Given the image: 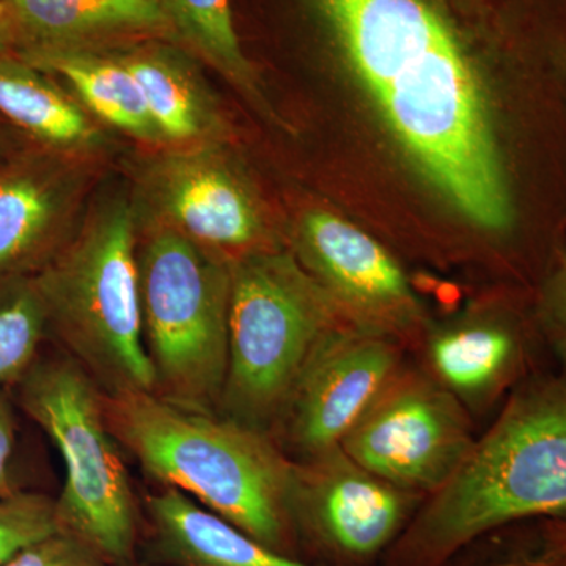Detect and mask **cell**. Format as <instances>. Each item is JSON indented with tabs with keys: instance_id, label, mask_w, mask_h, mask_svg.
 I'll return each instance as SVG.
<instances>
[{
	"instance_id": "obj_17",
	"label": "cell",
	"mask_w": 566,
	"mask_h": 566,
	"mask_svg": "<svg viewBox=\"0 0 566 566\" xmlns=\"http://www.w3.org/2000/svg\"><path fill=\"white\" fill-rule=\"evenodd\" d=\"M156 556L170 566H326L263 545L175 488L145 502Z\"/></svg>"
},
{
	"instance_id": "obj_6",
	"label": "cell",
	"mask_w": 566,
	"mask_h": 566,
	"mask_svg": "<svg viewBox=\"0 0 566 566\" xmlns=\"http://www.w3.org/2000/svg\"><path fill=\"white\" fill-rule=\"evenodd\" d=\"M137 264L155 394L218 415L229 370L232 262L151 222L137 244Z\"/></svg>"
},
{
	"instance_id": "obj_11",
	"label": "cell",
	"mask_w": 566,
	"mask_h": 566,
	"mask_svg": "<svg viewBox=\"0 0 566 566\" xmlns=\"http://www.w3.org/2000/svg\"><path fill=\"white\" fill-rule=\"evenodd\" d=\"M392 338L340 324L324 334L294 382L273 436L293 460L340 446L405 364Z\"/></svg>"
},
{
	"instance_id": "obj_13",
	"label": "cell",
	"mask_w": 566,
	"mask_h": 566,
	"mask_svg": "<svg viewBox=\"0 0 566 566\" xmlns=\"http://www.w3.org/2000/svg\"><path fill=\"white\" fill-rule=\"evenodd\" d=\"M85 156L24 145L0 163V275H35L76 232Z\"/></svg>"
},
{
	"instance_id": "obj_1",
	"label": "cell",
	"mask_w": 566,
	"mask_h": 566,
	"mask_svg": "<svg viewBox=\"0 0 566 566\" xmlns=\"http://www.w3.org/2000/svg\"><path fill=\"white\" fill-rule=\"evenodd\" d=\"M417 169L476 229L504 234L512 196L485 91L430 0H308Z\"/></svg>"
},
{
	"instance_id": "obj_7",
	"label": "cell",
	"mask_w": 566,
	"mask_h": 566,
	"mask_svg": "<svg viewBox=\"0 0 566 566\" xmlns=\"http://www.w3.org/2000/svg\"><path fill=\"white\" fill-rule=\"evenodd\" d=\"M17 389L22 411L50 436L65 464L55 499L61 532L112 566L136 565L139 513L103 390L70 354L39 357Z\"/></svg>"
},
{
	"instance_id": "obj_26",
	"label": "cell",
	"mask_w": 566,
	"mask_h": 566,
	"mask_svg": "<svg viewBox=\"0 0 566 566\" xmlns=\"http://www.w3.org/2000/svg\"><path fill=\"white\" fill-rule=\"evenodd\" d=\"M17 441V420L9 395L0 386V497L17 493L10 475V461Z\"/></svg>"
},
{
	"instance_id": "obj_24",
	"label": "cell",
	"mask_w": 566,
	"mask_h": 566,
	"mask_svg": "<svg viewBox=\"0 0 566 566\" xmlns=\"http://www.w3.org/2000/svg\"><path fill=\"white\" fill-rule=\"evenodd\" d=\"M6 566H112L76 536L57 532L25 547Z\"/></svg>"
},
{
	"instance_id": "obj_16",
	"label": "cell",
	"mask_w": 566,
	"mask_h": 566,
	"mask_svg": "<svg viewBox=\"0 0 566 566\" xmlns=\"http://www.w3.org/2000/svg\"><path fill=\"white\" fill-rule=\"evenodd\" d=\"M114 51L139 82L164 145L223 142L226 118L191 52L164 39L134 41Z\"/></svg>"
},
{
	"instance_id": "obj_10",
	"label": "cell",
	"mask_w": 566,
	"mask_h": 566,
	"mask_svg": "<svg viewBox=\"0 0 566 566\" xmlns=\"http://www.w3.org/2000/svg\"><path fill=\"white\" fill-rule=\"evenodd\" d=\"M292 252L346 322L416 352L430 323L400 263L374 237L312 210L297 222Z\"/></svg>"
},
{
	"instance_id": "obj_21",
	"label": "cell",
	"mask_w": 566,
	"mask_h": 566,
	"mask_svg": "<svg viewBox=\"0 0 566 566\" xmlns=\"http://www.w3.org/2000/svg\"><path fill=\"white\" fill-rule=\"evenodd\" d=\"M50 331L35 275H0V386H17Z\"/></svg>"
},
{
	"instance_id": "obj_18",
	"label": "cell",
	"mask_w": 566,
	"mask_h": 566,
	"mask_svg": "<svg viewBox=\"0 0 566 566\" xmlns=\"http://www.w3.org/2000/svg\"><path fill=\"white\" fill-rule=\"evenodd\" d=\"M0 118L33 144L66 155L88 156L104 142L61 81L18 52H0Z\"/></svg>"
},
{
	"instance_id": "obj_20",
	"label": "cell",
	"mask_w": 566,
	"mask_h": 566,
	"mask_svg": "<svg viewBox=\"0 0 566 566\" xmlns=\"http://www.w3.org/2000/svg\"><path fill=\"white\" fill-rule=\"evenodd\" d=\"M174 40L210 65L256 111L273 117L234 29L230 0H161Z\"/></svg>"
},
{
	"instance_id": "obj_25",
	"label": "cell",
	"mask_w": 566,
	"mask_h": 566,
	"mask_svg": "<svg viewBox=\"0 0 566 566\" xmlns=\"http://www.w3.org/2000/svg\"><path fill=\"white\" fill-rule=\"evenodd\" d=\"M479 566H566L565 521L542 520L534 545L510 551Z\"/></svg>"
},
{
	"instance_id": "obj_14",
	"label": "cell",
	"mask_w": 566,
	"mask_h": 566,
	"mask_svg": "<svg viewBox=\"0 0 566 566\" xmlns=\"http://www.w3.org/2000/svg\"><path fill=\"white\" fill-rule=\"evenodd\" d=\"M415 353L469 412L486 411L535 374L532 331L517 316L490 308L428 324Z\"/></svg>"
},
{
	"instance_id": "obj_2",
	"label": "cell",
	"mask_w": 566,
	"mask_h": 566,
	"mask_svg": "<svg viewBox=\"0 0 566 566\" xmlns=\"http://www.w3.org/2000/svg\"><path fill=\"white\" fill-rule=\"evenodd\" d=\"M566 523V379L532 374L444 486L427 495L387 566H446L475 539L523 520Z\"/></svg>"
},
{
	"instance_id": "obj_19",
	"label": "cell",
	"mask_w": 566,
	"mask_h": 566,
	"mask_svg": "<svg viewBox=\"0 0 566 566\" xmlns=\"http://www.w3.org/2000/svg\"><path fill=\"white\" fill-rule=\"evenodd\" d=\"M63 81L91 115L133 139L164 145L139 82L114 50H69L21 54Z\"/></svg>"
},
{
	"instance_id": "obj_8",
	"label": "cell",
	"mask_w": 566,
	"mask_h": 566,
	"mask_svg": "<svg viewBox=\"0 0 566 566\" xmlns=\"http://www.w3.org/2000/svg\"><path fill=\"white\" fill-rule=\"evenodd\" d=\"M469 415L424 368L403 364L340 446L368 471L427 497L471 452L476 438Z\"/></svg>"
},
{
	"instance_id": "obj_4",
	"label": "cell",
	"mask_w": 566,
	"mask_h": 566,
	"mask_svg": "<svg viewBox=\"0 0 566 566\" xmlns=\"http://www.w3.org/2000/svg\"><path fill=\"white\" fill-rule=\"evenodd\" d=\"M137 210L125 193L96 202L35 274L51 333L104 394L155 392L144 342Z\"/></svg>"
},
{
	"instance_id": "obj_15",
	"label": "cell",
	"mask_w": 566,
	"mask_h": 566,
	"mask_svg": "<svg viewBox=\"0 0 566 566\" xmlns=\"http://www.w3.org/2000/svg\"><path fill=\"white\" fill-rule=\"evenodd\" d=\"M18 54L115 50L134 41L174 40L161 0H6Z\"/></svg>"
},
{
	"instance_id": "obj_29",
	"label": "cell",
	"mask_w": 566,
	"mask_h": 566,
	"mask_svg": "<svg viewBox=\"0 0 566 566\" xmlns=\"http://www.w3.org/2000/svg\"><path fill=\"white\" fill-rule=\"evenodd\" d=\"M133 566H136V565H133Z\"/></svg>"
},
{
	"instance_id": "obj_3",
	"label": "cell",
	"mask_w": 566,
	"mask_h": 566,
	"mask_svg": "<svg viewBox=\"0 0 566 566\" xmlns=\"http://www.w3.org/2000/svg\"><path fill=\"white\" fill-rule=\"evenodd\" d=\"M103 406L118 446L148 475L290 554L296 461L273 434L181 408L155 392H103Z\"/></svg>"
},
{
	"instance_id": "obj_23",
	"label": "cell",
	"mask_w": 566,
	"mask_h": 566,
	"mask_svg": "<svg viewBox=\"0 0 566 566\" xmlns=\"http://www.w3.org/2000/svg\"><path fill=\"white\" fill-rule=\"evenodd\" d=\"M535 326L564 368L566 379V249L539 290Z\"/></svg>"
},
{
	"instance_id": "obj_22",
	"label": "cell",
	"mask_w": 566,
	"mask_h": 566,
	"mask_svg": "<svg viewBox=\"0 0 566 566\" xmlns=\"http://www.w3.org/2000/svg\"><path fill=\"white\" fill-rule=\"evenodd\" d=\"M57 532V505L51 495L18 490L0 497V566Z\"/></svg>"
},
{
	"instance_id": "obj_27",
	"label": "cell",
	"mask_w": 566,
	"mask_h": 566,
	"mask_svg": "<svg viewBox=\"0 0 566 566\" xmlns=\"http://www.w3.org/2000/svg\"><path fill=\"white\" fill-rule=\"evenodd\" d=\"M0 52H18V32L6 0H0Z\"/></svg>"
},
{
	"instance_id": "obj_28",
	"label": "cell",
	"mask_w": 566,
	"mask_h": 566,
	"mask_svg": "<svg viewBox=\"0 0 566 566\" xmlns=\"http://www.w3.org/2000/svg\"><path fill=\"white\" fill-rule=\"evenodd\" d=\"M28 144H31V140L25 139L20 132L0 118V163Z\"/></svg>"
},
{
	"instance_id": "obj_9",
	"label": "cell",
	"mask_w": 566,
	"mask_h": 566,
	"mask_svg": "<svg viewBox=\"0 0 566 566\" xmlns=\"http://www.w3.org/2000/svg\"><path fill=\"white\" fill-rule=\"evenodd\" d=\"M139 186L151 222L177 230L230 262L282 248L223 142L175 147L150 158Z\"/></svg>"
},
{
	"instance_id": "obj_12",
	"label": "cell",
	"mask_w": 566,
	"mask_h": 566,
	"mask_svg": "<svg viewBox=\"0 0 566 566\" xmlns=\"http://www.w3.org/2000/svg\"><path fill=\"white\" fill-rule=\"evenodd\" d=\"M294 461V527L348 564L389 549L424 499L368 471L342 446Z\"/></svg>"
},
{
	"instance_id": "obj_5",
	"label": "cell",
	"mask_w": 566,
	"mask_h": 566,
	"mask_svg": "<svg viewBox=\"0 0 566 566\" xmlns=\"http://www.w3.org/2000/svg\"><path fill=\"white\" fill-rule=\"evenodd\" d=\"M349 324L289 249L232 260L229 370L218 415L273 434L305 360Z\"/></svg>"
}]
</instances>
